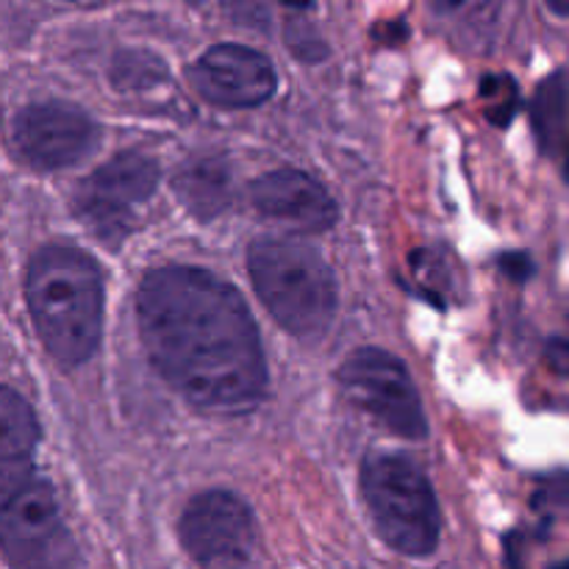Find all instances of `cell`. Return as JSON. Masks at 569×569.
<instances>
[{
	"mask_svg": "<svg viewBox=\"0 0 569 569\" xmlns=\"http://www.w3.org/2000/svg\"><path fill=\"white\" fill-rule=\"evenodd\" d=\"M250 203L267 220L298 233H322L337 222L339 211L320 181L300 170H272L250 187Z\"/></svg>",
	"mask_w": 569,
	"mask_h": 569,
	"instance_id": "cell-11",
	"label": "cell"
},
{
	"mask_svg": "<svg viewBox=\"0 0 569 569\" xmlns=\"http://www.w3.org/2000/svg\"><path fill=\"white\" fill-rule=\"evenodd\" d=\"M39 339L61 365H81L103 333V276L89 253L48 244L33 256L26 281Z\"/></svg>",
	"mask_w": 569,
	"mask_h": 569,
	"instance_id": "cell-2",
	"label": "cell"
},
{
	"mask_svg": "<svg viewBox=\"0 0 569 569\" xmlns=\"http://www.w3.org/2000/svg\"><path fill=\"white\" fill-rule=\"evenodd\" d=\"M481 100L495 126H509L517 111V87L509 76H489L481 81Z\"/></svg>",
	"mask_w": 569,
	"mask_h": 569,
	"instance_id": "cell-15",
	"label": "cell"
},
{
	"mask_svg": "<svg viewBox=\"0 0 569 569\" xmlns=\"http://www.w3.org/2000/svg\"><path fill=\"white\" fill-rule=\"evenodd\" d=\"M192 3H198V0H192Z\"/></svg>",
	"mask_w": 569,
	"mask_h": 569,
	"instance_id": "cell-19",
	"label": "cell"
},
{
	"mask_svg": "<svg viewBox=\"0 0 569 569\" xmlns=\"http://www.w3.org/2000/svg\"><path fill=\"white\" fill-rule=\"evenodd\" d=\"M431 6L437 11H453L456 6H461V0H431Z\"/></svg>",
	"mask_w": 569,
	"mask_h": 569,
	"instance_id": "cell-16",
	"label": "cell"
},
{
	"mask_svg": "<svg viewBox=\"0 0 569 569\" xmlns=\"http://www.w3.org/2000/svg\"><path fill=\"white\" fill-rule=\"evenodd\" d=\"M192 87L222 109H253L276 94L270 59L244 44H214L189 67Z\"/></svg>",
	"mask_w": 569,
	"mask_h": 569,
	"instance_id": "cell-10",
	"label": "cell"
},
{
	"mask_svg": "<svg viewBox=\"0 0 569 569\" xmlns=\"http://www.w3.org/2000/svg\"><path fill=\"white\" fill-rule=\"evenodd\" d=\"M281 3H287V6H295V9H303V6H309L311 0H281Z\"/></svg>",
	"mask_w": 569,
	"mask_h": 569,
	"instance_id": "cell-18",
	"label": "cell"
},
{
	"mask_svg": "<svg viewBox=\"0 0 569 569\" xmlns=\"http://www.w3.org/2000/svg\"><path fill=\"white\" fill-rule=\"evenodd\" d=\"M367 509L383 542L403 556H431L439 545L437 495L417 465L400 456H372L361 470Z\"/></svg>",
	"mask_w": 569,
	"mask_h": 569,
	"instance_id": "cell-4",
	"label": "cell"
},
{
	"mask_svg": "<svg viewBox=\"0 0 569 569\" xmlns=\"http://www.w3.org/2000/svg\"><path fill=\"white\" fill-rule=\"evenodd\" d=\"M139 333L156 370L211 415H242L267 392L259 328L242 295L198 267H161L137 295Z\"/></svg>",
	"mask_w": 569,
	"mask_h": 569,
	"instance_id": "cell-1",
	"label": "cell"
},
{
	"mask_svg": "<svg viewBox=\"0 0 569 569\" xmlns=\"http://www.w3.org/2000/svg\"><path fill=\"white\" fill-rule=\"evenodd\" d=\"M37 442L39 422L33 409L14 389L0 387V506L31 481Z\"/></svg>",
	"mask_w": 569,
	"mask_h": 569,
	"instance_id": "cell-12",
	"label": "cell"
},
{
	"mask_svg": "<svg viewBox=\"0 0 569 569\" xmlns=\"http://www.w3.org/2000/svg\"><path fill=\"white\" fill-rule=\"evenodd\" d=\"M548 6L556 11V14H567L569 0H548Z\"/></svg>",
	"mask_w": 569,
	"mask_h": 569,
	"instance_id": "cell-17",
	"label": "cell"
},
{
	"mask_svg": "<svg viewBox=\"0 0 569 569\" xmlns=\"http://www.w3.org/2000/svg\"><path fill=\"white\" fill-rule=\"evenodd\" d=\"M248 270L272 320L300 339L328 331L339 289L331 267L300 239H261L250 248Z\"/></svg>",
	"mask_w": 569,
	"mask_h": 569,
	"instance_id": "cell-3",
	"label": "cell"
},
{
	"mask_svg": "<svg viewBox=\"0 0 569 569\" xmlns=\"http://www.w3.org/2000/svg\"><path fill=\"white\" fill-rule=\"evenodd\" d=\"M159 187V164L142 153H120L83 178L76 192V211L100 239L128 237L137 211Z\"/></svg>",
	"mask_w": 569,
	"mask_h": 569,
	"instance_id": "cell-8",
	"label": "cell"
},
{
	"mask_svg": "<svg viewBox=\"0 0 569 569\" xmlns=\"http://www.w3.org/2000/svg\"><path fill=\"white\" fill-rule=\"evenodd\" d=\"M100 128L72 103H31L11 122V144L26 164L37 170H61L94 150Z\"/></svg>",
	"mask_w": 569,
	"mask_h": 569,
	"instance_id": "cell-9",
	"label": "cell"
},
{
	"mask_svg": "<svg viewBox=\"0 0 569 569\" xmlns=\"http://www.w3.org/2000/svg\"><path fill=\"white\" fill-rule=\"evenodd\" d=\"M0 550L14 569H78V548L48 481L33 478L0 506Z\"/></svg>",
	"mask_w": 569,
	"mask_h": 569,
	"instance_id": "cell-5",
	"label": "cell"
},
{
	"mask_svg": "<svg viewBox=\"0 0 569 569\" xmlns=\"http://www.w3.org/2000/svg\"><path fill=\"white\" fill-rule=\"evenodd\" d=\"M181 539L200 569H250L259 548L253 511L222 489L198 495L181 517Z\"/></svg>",
	"mask_w": 569,
	"mask_h": 569,
	"instance_id": "cell-7",
	"label": "cell"
},
{
	"mask_svg": "<svg viewBox=\"0 0 569 569\" xmlns=\"http://www.w3.org/2000/svg\"><path fill=\"white\" fill-rule=\"evenodd\" d=\"M172 187L187 211L198 220H211L222 214L233 198L231 167L222 156H194L178 167Z\"/></svg>",
	"mask_w": 569,
	"mask_h": 569,
	"instance_id": "cell-13",
	"label": "cell"
},
{
	"mask_svg": "<svg viewBox=\"0 0 569 569\" xmlns=\"http://www.w3.org/2000/svg\"><path fill=\"white\" fill-rule=\"evenodd\" d=\"M533 128L545 153L561 156L567 137V83L561 70L545 78L533 98Z\"/></svg>",
	"mask_w": 569,
	"mask_h": 569,
	"instance_id": "cell-14",
	"label": "cell"
},
{
	"mask_svg": "<svg viewBox=\"0 0 569 569\" xmlns=\"http://www.w3.org/2000/svg\"><path fill=\"white\" fill-rule=\"evenodd\" d=\"M345 392L378 426L406 439L426 437V411L403 361L378 348H361L339 370Z\"/></svg>",
	"mask_w": 569,
	"mask_h": 569,
	"instance_id": "cell-6",
	"label": "cell"
}]
</instances>
